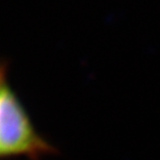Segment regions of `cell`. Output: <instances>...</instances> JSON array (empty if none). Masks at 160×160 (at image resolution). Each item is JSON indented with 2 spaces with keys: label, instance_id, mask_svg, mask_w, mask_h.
Returning a JSON list of instances; mask_svg holds the SVG:
<instances>
[{
  "label": "cell",
  "instance_id": "6da1fadb",
  "mask_svg": "<svg viewBox=\"0 0 160 160\" xmlns=\"http://www.w3.org/2000/svg\"><path fill=\"white\" fill-rule=\"evenodd\" d=\"M56 148L41 135L2 75L0 91V157L44 160L55 155Z\"/></svg>",
  "mask_w": 160,
  "mask_h": 160
}]
</instances>
